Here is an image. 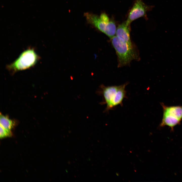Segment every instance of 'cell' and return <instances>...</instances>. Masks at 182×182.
Instances as JSON below:
<instances>
[{"instance_id": "8", "label": "cell", "mask_w": 182, "mask_h": 182, "mask_svg": "<svg viewBox=\"0 0 182 182\" xmlns=\"http://www.w3.org/2000/svg\"><path fill=\"white\" fill-rule=\"evenodd\" d=\"M0 126L3 128L11 130L14 127L15 123L14 121L10 119L6 116L1 113L0 119Z\"/></svg>"}, {"instance_id": "9", "label": "cell", "mask_w": 182, "mask_h": 182, "mask_svg": "<svg viewBox=\"0 0 182 182\" xmlns=\"http://www.w3.org/2000/svg\"><path fill=\"white\" fill-rule=\"evenodd\" d=\"M12 135V133L11 130L6 129L0 126V138H1L11 137Z\"/></svg>"}, {"instance_id": "4", "label": "cell", "mask_w": 182, "mask_h": 182, "mask_svg": "<svg viewBox=\"0 0 182 182\" xmlns=\"http://www.w3.org/2000/svg\"><path fill=\"white\" fill-rule=\"evenodd\" d=\"M88 22L111 39L116 34V27L115 22L105 13L100 16L90 13L84 14Z\"/></svg>"}, {"instance_id": "7", "label": "cell", "mask_w": 182, "mask_h": 182, "mask_svg": "<svg viewBox=\"0 0 182 182\" xmlns=\"http://www.w3.org/2000/svg\"><path fill=\"white\" fill-rule=\"evenodd\" d=\"M130 25L127 24L125 22L119 25L116 29V36L129 45L132 46L130 37Z\"/></svg>"}, {"instance_id": "5", "label": "cell", "mask_w": 182, "mask_h": 182, "mask_svg": "<svg viewBox=\"0 0 182 182\" xmlns=\"http://www.w3.org/2000/svg\"><path fill=\"white\" fill-rule=\"evenodd\" d=\"M163 115L160 126H167L172 129L182 119V106H167L161 104Z\"/></svg>"}, {"instance_id": "1", "label": "cell", "mask_w": 182, "mask_h": 182, "mask_svg": "<svg viewBox=\"0 0 182 182\" xmlns=\"http://www.w3.org/2000/svg\"><path fill=\"white\" fill-rule=\"evenodd\" d=\"M128 83L120 85L105 86L101 85L100 93L103 96L106 104L105 111H108L119 105H123V101L126 97L125 88Z\"/></svg>"}, {"instance_id": "3", "label": "cell", "mask_w": 182, "mask_h": 182, "mask_svg": "<svg viewBox=\"0 0 182 182\" xmlns=\"http://www.w3.org/2000/svg\"><path fill=\"white\" fill-rule=\"evenodd\" d=\"M40 57L34 49L29 48L23 51L13 62L7 65L6 68L12 73L34 66Z\"/></svg>"}, {"instance_id": "2", "label": "cell", "mask_w": 182, "mask_h": 182, "mask_svg": "<svg viewBox=\"0 0 182 182\" xmlns=\"http://www.w3.org/2000/svg\"><path fill=\"white\" fill-rule=\"evenodd\" d=\"M111 41L117 54L118 67L129 64L132 61L138 59V55L133 46L129 45L116 36L111 38Z\"/></svg>"}, {"instance_id": "6", "label": "cell", "mask_w": 182, "mask_h": 182, "mask_svg": "<svg viewBox=\"0 0 182 182\" xmlns=\"http://www.w3.org/2000/svg\"><path fill=\"white\" fill-rule=\"evenodd\" d=\"M152 8V6L146 5L142 0H136L129 12L126 23L130 25L134 20L145 16L147 11Z\"/></svg>"}]
</instances>
